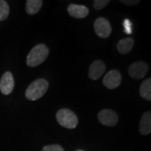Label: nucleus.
<instances>
[{
    "instance_id": "nucleus-1",
    "label": "nucleus",
    "mask_w": 151,
    "mask_h": 151,
    "mask_svg": "<svg viewBox=\"0 0 151 151\" xmlns=\"http://www.w3.org/2000/svg\"><path fill=\"white\" fill-rule=\"evenodd\" d=\"M48 82L46 79L39 78L34 81L26 90L25 97L30 101L39 99L46 94L48 89Z\"/></svg>"
},
{
    "instance_id": "nucleus-2",
    "label": "nucleus",
    "mask_w": 151,
    "mask_h": 151,
    "mask_svg": "<svg viewBox=\"0 0 151 151\" xmlns=\"http://www.w3.org/2000/svg\"><path fill=\"white\" fill-rule=\"evenodd\" d=\"M49 49L45 44L40 43L30 50L27 57V65L30 67H35L41 65L48 58Z\"/></svg>"
},
{
    "instance_id": "nucleus-3",
    "label": "nucleus",
    "mask_w": 151,
    "mask_h": 151,
    "mask_svg": "<svg viewBox=\"0 0 151 151\" xmlns=\"http://www.w3.org/2000/svg\"><path fill=\"white\" fill-rule=\"evenodd\" d=\"M56 120L62 127L70 129H74L78 123L76 115L68 109H60L56 113Z\"/></svg>"
},
{
    "instance_id": "nucleus-4",
    "label": "nucleus",
    "mask_w": 151,
    "mask_h": 151,
    "mask_svg": "<svg viewBox=\"0 0 151 151\" xmlns=\"http://www.w3.org/2000/svg\"><path fill=\"white\" fill-rule=\"evenodd\" d=\"M94 29L96 35L101 39L108 38L112 31L109 20L104 18H99L94 21Z\"/></svg>"
},
{
    "instance_id": "nucleus-5",
    "label": "nucleus",
    "mask_w": 151,
    "mask_h": 151,
    "mask_svg": "<svg viewBox=\"0 0 151 151\" xmlns=\"http://www.w3.org/2000/svg\"><path fill=\"white\" fill-rule=\"evenodd\" d=\"M97 118L100 123L108 127H114L118 122V115L111 109H103L100 111Z\"/></svg>"
},
{
    "instance_id": "nucleus-6",
    "label": "nucleus",
    "mask_w": 151,
    "mask_h": 151,
    "mask_svg": "<svg viewBox=\"0 0 151 151\" xmlns=\"http://www.w3.org/2000/svg\"><path fill=\"white\" fill-rule=\"evenodd\" d=\"M148 71V65L143 61L134 62L129 67L128 73L132 78L140 80L147 74Z\"/></svg>"
},
{
    "instance_id": "nucleus-7",
    "label": "nucleus",
    "mask_w": 151,
    "mask_h": 151,
    "mask_svg": "<svg viewBox=\"0 0 151 151\" xmlns=\"http://www.w3.org/2000/svg\"><path fill=\"white\" fill-rule=\"evenodd\" d=\"M122 76L120 71L116 69L109 71L103 78V84L108 89H116L121 83Z\"/></svg>"
},
{
    "instance_id": "nucleus-8",
    "label": "nucleus",
    "mask_w": 151,
    "mask_h": 151,
    "mask_svg": "<svg viewBox=\"0 0 151 151\" xmlns=\"http://www.w3.org/2000/svg\"><path fill=\"white\" fill-rule=\"evenodd\" d=\"M14 86V76L10 71L5 72L0 80V91L4 95H9L13 92Z\"/></svg>"
},
{
    "instance_id": "nucleus-9",
    "label": "nucleus",
    "mask_w": 151,
    "mask_h": 151,
    "mask_svg": "<svg viewBox=\"0 0 151 151\" xmlns=\"http://www.w3.org/2000/svg\"><path fill=\"white\" fill-rule=\"evenodd\" d=\"M106 71V65L101 60H97L94 61L90 65L88 71V76L92 81L99 79Z\"/></svg>"
},
{
    "instance_id": "nucleus-10",
    "label": "nucleus",
    "mask_w": 151,
    "mask_h": 151,
    "mask_svg": "<svg viewBox=\"0 0 151 151\" xmlns=\"http://www.w3.org/2000/svg\"><path fill=\"white\" fill-rule=\"evenodd\" d=\"M67 11L69 16L77 19H83L89 14V9L83 5L71 4L68 6Z\"/></svg>"
},
{
    "instance_id": "nucleus-11",
    "label": "nucleus",
    "mask_w": 151,
    "mask_h": 151,
    "mask_svg": "<svg viewBox=\"0 0 151 151\" xmlns=\"http://www.w3.org/2000/svg\"><path fill=\"white\" fill-rule=\"evenodd\" d=\"M151 131V113L147 111L141 117L139 123V132L142 135H147Z\"/></svg>"
},
{
    "instance_id": "nucleus-12",
    "label": "nucleus",
    "mask_w": 151,
    "mask_h": 151,
    "mask_svg": "<svg viewBox=\"0 0 151 151\" xmlns=\"http://www.w3.org/2000/svg\"><path fill=\"white\" fill-rule=\"evenodd\" d=\"M134 46V40L132 38H126L119 41L117 44V49L119 53L127 54L131 51Z\"/></svg>"
},
{
    "instance_id": "nucleus-13",
    "label": "nucleus",
    "mask_w": 151,
    "mask_h": 151,
    "mask_svg": "<svg viewBox=\"0 0 151 151\" xmlns=\"http://www.w3.org/2000/svg\"><path fill=\"white\" fill-rule=\"evenodd\" d=\"M43 5L41 0H27L26 1L25 11L29 15L37 14Z\"/></svg>"
},
{
    "instance_id": "nucleus-14",
    "label": "nucleus",
    "mask_w": 151,
    "mask_h": 151,
    "mask_svg": "<svg viewBox=\"0 0 151 151\" xmlns=\"http://www.w3.org/2000/svg\"><path fill=\"white\" fill-rule=\"evenodd\" d=\"M141 97L147 101H151V78H147L141 83L139 88Z\"/></svg>"
},
{
    "instance_id": "nucleus-15",
    "label": "nucleus",
    "mask_w": 151,
    "mask_h": 151,
    "mask_svg": "<svg viewBox=\"0 0 151 151\" xmlns=\"http://www.w3.org/2000/svg\"><path fill=\"white\" fill-rule=\"evenodd\" d=\"M10 8L9 4L4 0H0V21L6 20L9 17Z\"/></svg>"
},
{
    "instance_id": "nucleus-16",
    "label": "nucleus",
    "mask_w": 151,
    "mask_h": 151,
    "mask_svg": "<svg viewBox=\"0 0 151 151\" xmlns=\"http://www.w3.org/2000/svg\"><path fill=\"white\" fill-rule=\"evenodd\" d=\"M109 3H110L109 0H95V1H94L93 6L95 9V10L99 11L104 8L105 6H106Z\"/></svg>"
},
{
    "instance_id": "nucleus-17",
    "label": "nucleus",
    "mask_w": 151,
    "mask_h": 151,
    "mask_svg": "<svg viewBox=\"0 0 151 151\" xmlns=\"http://www.w3.org/2000/svg\"><path fill=\"white\" fill-rule=\"evenodd\" d=\"M41 151H65V150L60 145L54 144L44 146Z\"/></svg>"
},
{
    "instance_id": "nucleus-18",
    "label": "nucleus",
    "mask_w": 151,
    "mask_h": 151,
    "mask_svg": "<svg viewBox=\"0 0 151 151\" xmlns=\"http://www.w3.org/2000/svg\"><path fill=\"white\" fill-rule=\"evenodd\" d=\"M123 26L124 28V32L127 35L132 34V23L129 19H125L123 22Z\"/></svg>"
},
{
    "instance_id": "nucleus-19",
    "label": "nucleus",
    "mask_w": 151,
    "mask_h": 151,
    "mask_svg": "<svg viewBox=\"0 0 151 151\" xmlns=\"http://www.w3.org/2000/svg\"><path fill=\"white\" fill-rule=\"evenodd\" d=\"M120 2L127 6H134L138 4L140 2V1L139 0H121Z\"/></svg>"
},
{
    "instance_id": "nucleus-20",
    "label": "nucleus",
    "mask_w": 151,
    "mask_h": 151,
    "mask_svg": "<svg viewBox=\"0 0 151 151\" xmlns=\"http://www.w3.org/2000/svg\"><path fill=\"white\" fill-rule=\"evenodd\" d=\"M76 151H84V150H76Z\"/></svg>"
}]
</instances>
